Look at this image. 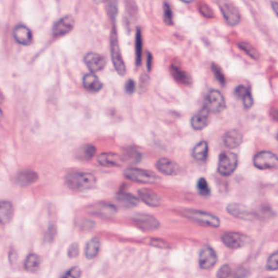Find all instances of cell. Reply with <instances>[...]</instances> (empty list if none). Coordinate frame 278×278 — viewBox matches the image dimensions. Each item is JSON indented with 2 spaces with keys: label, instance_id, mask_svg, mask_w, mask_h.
<instances>
[{
  "label": "cell",
  "instance_id": "1",
  "mask_svg": "<svg viewBox=\"0 0 278 278\" xmlns=\"http://www.w3.org/2000/svg\"><path fill=\"white\" fill-rule=\"evenodd\" d=\"M65 182L72 191L83 192L94 188L97 179L96 176L87 172H72L66 175Z\"/></svg>",
  "mask_w": 278,
  "mask_h": 278
},
{
  "label": "cell",
  "instance_id": "2",
  "mask_svg": "<svg viewBox=\"0 0 278 278\" xmlns=\"http://www.w3.org/2000/svg\"><path fill=\"white\" fill-rule=\"evenodd\" d=\"M182 214L186 218L190 219L201 226L218 228L221 225V221L216 215L203 211L185 209L183 211Z\"/></svg>",
  "mask_w": 278,
  "mask_h": 278
},
{
  "label": "cell",
  "instance_id": "3",
  "mask_svg": "<svg viewBox=\"0 0 278 278\" xmlns=\"http://www.w3.org/2000/svg\"><path fill=\"white\" fill-rule=\"evenodd\" d=\"M124 175L129 180L134 182L143 183V184H153L160 181V177L151 171L145 170L142 168H127Z\"/></svg>",
  "mask_w": 278,
  "mask_h": 278
},
{
  "label": "cell",
  "instance_id": "4",
  "mask_svg": "<svg viewBox=\"0 0 278 278\" xmlns=\"http://www.w3.org/2000/svg\"><path fill=\"white\" fill-rule=\"evenodd\" d=\"M111 56L113 60V65L115 71L119 75L123 76L126 74V67L123 60L122 55L120 52V46L118 43V36L116 30L113 29L111 33Z\"/></svg>",
  "mask_w": 278,
  "mask_h": 278
},
{
  "label": "cell",
  "instance_id": "5",
  "mask_svg": "<svg viewBox=\"0 0 278 278\" xmlns=\"http://www.w3.org/2000/svg\"><path fill=\"white\" fill-rule=\"evenodd\" d=\"M238 156L230 151H223L219 156L217 171L221 176L229 177L232 175L238 167Z\"/></svg>",
  "mask_w": 278,
  "mask_h": 278
},
{
  "label": "cell",
  "instance_id": "6",
  "mask_svg": "<svg viewBox=\"0 0 278 278\" xmlns=\"http://www.w3.org/2000/svg\"><path fill=\"white\" fill-rule=\"evenodd\" d=\"M217 3L224 19L229 25L236 26L240 23V13L230 0H218Z\"/></svg>",
  "mask_w": 278,
  "mask_h": 278
},
{
  "label": "cell",
  "instance_id": "7",
  "mask_svg": "<svg viewBox=\"0 0 278 278\" xmlns=\"http://www.w3.org/2000/svg\"><path fill=\"white\" fill-rule=\"evenodd\" d=\"M253 164L256 168L261 170L278 168V157L270 151H261L254 157Z\"/></svg>",
  "mask_w": 278,
  "mask_h": 278
},
{
  "label": "cell",
  "instance_id": "8",
  "mask_svg": "<svg viewBox=\"0 0 278 278\" xmlns=\"http://www.w3.org/2000/svg\"><path fill=\"white\" fill-rule=\"evenodd\" d=\"M221 240L230 249L242 248L251 243V238L248 236L237 232H226L221 236Z\"/></svg>",
  "mask_w": 278,
  "mask_h": 278
},
{
  "label": "cell",
  "instance_id": "9",
  "mask_svg": "<svg viewBox=\"0 0 278 278\" xmlns=\"http://www.w3.org/2000/svg\"><path fill=\"white\" fill-rule=\"evenodd\" d=\"M132 221L138 228L147 232L156 230L161 226L160 221L155 216L148 214H136L133 215Z\"/></svg>",
  "mask_w": 278,
  "mask_h": 278
},
{
  "label": "cell",
  "instance_id": "10",
  "mask_svg": "<svg viewBox=\"0 0 278 278\" xmlns=\"http://www.w3.org/2000/svg\"><path fill=\"white\" fill-rule=\"evenodd\" d=\"M226 103L223 95L219 90H212L208 93L206 98V108L210 113H221L225 110Z\"/></svg>",
  "mask_w": 278,
  "mask_h": 278
},
{
  "label": "cell",
  "instance_id": "11",
  "mask_svg": "<svg viewBox=\"0 0 278 278\" xmlns=\"http://www.w3.org/2000/svg\"><path fill=\"white\" fill-rule=\"evenodd\" d=\"M226 210L229 214L233 215L236 218L244 220V221H253L256 219V213L246 206L239 203H230L227 206Z\"/></svg>",
  "mask_w": 278,
  "mask_h": 278
},
{
  "label": "cell",
  "instance_id": "12",
  "mask_svg": "<svg viewBox=\"0 0 278 278\" xmlns=\"http://www.w3.org/2000/svg\"><path fill=\"white\" fill-rule=\"evenodd\" d=\"M75 25V20L72 16H65L58 20L53 27V35L55 38L62 37L70 33Z\"/></svg>",
  "mask_w": 278,
  "mask_h": 278
},
{
  "label": "cell",
  "instance_id": "13",
  "mask_svg": "<svg viewBox=\"0 0 278 278\" xmlns=\"http://www.w3.org/2000/svg\"><path fill=\"white\" fill-rule=\"evenodd\" d=\"M217 262V256L215 251L211 246H204L200 251L198 256V263L202 269H210Z\"/></svg>",
  "mask_w": 278,
  "mask_h": 278
},
{
  "label": "cell",
  "instance_id": "14",
  "mask_svg": "<svg viewBox=\"0 0 278 278\" xmlns=\"http://www.w3.org/2000/svg\"><path fill=\"white\" fill-rule=\"evenodd\" d=\"M85 65L93 73L98 72L104 68L107 64L106 58L98 53L90 52L84 58Z\"/></svg>",
  "mask_w": 278,
  "mask_h": 278
},
{
  "label": "cell",
  "instance_id": "15",
  "mask_svg": "<svg viewBox=\"0 0 278 278\" xmlns=\"http://www.w3.org/2000/svg\"><path fill=\"white\" fill-rule=\"evenodd\" d=\"M209 123H210V111L208 110L205 106L191 118V126L196 131H202L209 125Z\"/></svg>",
  "mask_w": 278,
  "mask_h": 278
},
{
  "label": "cell",
  "instance_id": "16",
  "mask_svg": "<svg viewBox=\"0 0 278 278\" xmlns=\"http://www.w3.org/2000/svg\"><path fill=\"white\" fill-rule=\"evenodd\" d=\"M157 170L168 176L178 175L180 173V166L168 158H161L156 164Z\"/></svg>",
  "mask_w": 278,
  "mask_h": 278
},
{
  "label": "cell",
  "instance_id": "17",
  "mask_svg": "<svg viewBox=\"0 0 278 278\" xmlns=\"http://www.w3.org/2000/svg\"><path fill=\"white\" fill-rule=\"evenodd\" d=\"M13 37L20 45L29 46L33 42L32 32L25 25L16 26L13 30Z\"/></svg>",
  "mask_w": 278,
  "mask_h": 278
},
{
  "label": "cell",
  "instance_id": "18",
  "mask_svg": "<svg viewBox=\"0 0 278 278\" xmlns=\"http://www.w3.org/2000/svg\"><path fill=\"white\" fill-rule=\"evenodd\" d=\"M138 196L143 203L147 205L156 208L161 204V198L158 194L148 188H142L138 190Z\"/></svg>",
  "mask_w": 278,
  "mask_h": 278
},
{
  "label": "cell",
  "instance_id": "19",
  "mask_svg": "<svg viewBox=\"0 0 278 278\" xmlns=\"http://www.w3.org/2000/svg\"><path fill=\"white\" fill-rule=\"evenodd\" d=\"M93 215H97L98 217L103 218H110L117 213V208L115 205L108 203H100L93 206L91 209Z\"/></svg>",
  "mask_w": 278,
  "mask_h": 278
},
{
  "label": "cell",
  "instance_id": "20",
  "mask_svg": "<svg viewBox=\"0 0 278 278\" xmlns=\"http://www.w3.org/2000/svg\"><path fill=\"white\" fill-rule=\"evenodd\" d=\"M98 162L104 167H120L122 165L123 159L115 153H102L98 156Z\"/></svg>",
  "mask_w": 278,
  "mask_h": 278
},
{
  "label": "cell",
  "instance_id": "21",
  "mask_svg": "<svg viewBox=\"0 0 278 278\" xmlns=\"http://www.w3.org/2000/svg\"><path fill=\"white\" fill-rule=\"evenodd\" d=\"M243 134L237 130H231L226 132L223 137L225 145L229 149L238 147L243 143Z\"/></svg>",
  "mask_w": 278,
  "mask_h": 278
},
{
  "label": "cell",
  "instance_id": "22",
  "mask_svg": "<svg viewBox=\"0 0 278 278\" xmlns=\"http://www.w3.org/2000/svg\"><path fill=\"white\" fill-rule=\"evenodd\" d=\"M38 179V173L31 169H24L18 173L16 181L20 186H28L35 183Z\"/></svg>",
  "mask_w": 278,
  "mask_h": 278
},
{
  "label": "cell",
  "instance_id": "23",
  "mask_svg": "<svg viewBox=\"0 0 278 278\" xmlns=\"http://www.w3.org/2000/svg\"><path fill=\"white\" fill-rule=\"evenodd\" d=\"M82 83L84 87L90 92H98L103 87V83L94 73L85 74L83 78Z\"/></svg>",
  "mask_w": 278,
  "mask_h": 278
},
{
  "label": "cell",
  "instance_id": "24",
  "mask_svg": "<svg viewBox=\"0 0 278 278\" xmlns=\"http://www.w3.org/2000/svg\"><path fill=\"white\" fill-rule=\"evenodd\" d=\"M171 73L173 75V78L178 82L185 85H191L192 83V78L186 71L183 70L180 66L171 65Z\"/></svg>",
  "mask_w": 278,
  "mask_h": 278
},
{
  "label": "cell",
  "instance_id": "25",
  "mask_svg": "<svg viewBox=\"0 0 278 278\" xmlns=\"http://www.w3.org/2000/svg\"><path fill=\"white\" fill-rule=\"evenodd\" d=\"M13 217V206L8 201H0V223L8 224Z\"/></svg>",
  "mask_w": 278,
  "mask_h": 278
},
{
  "label": "cell",
  "instance_id": "26",
  "mask_svg": "<svg viewBox=\"0 0 278 278\" xmlns=\"http://www.w3.org/2000/svg\"><path fill=\"white\" fill-rule=\"evenodd\" d=\"M235 95L238 98L243 99V104L245 108H251L253 105V97L251 96V90L244 85H238L236 88Z\"/></svg>",
  "mask_w": 278,
  "mask_h": 278
},
{
  "label": "cell",
  "instance_id": "27",
  "mask_svg": "<svg viewBox=\"0 0 278 278\" xmlns=\"http://www.w3.org/2000/svg\"><path fill=\"white\" fill-rule=\"evenodd\" d=\"M100 250V241L98 238L90 239L85 245V256L88 260H92L98 256Z\"/></svg>",
  "mask_w": 278,
  "mask_h": 278
},
{
  "label": "cell",
  "instance_id": "28",
  "mask_svg": "<svg viewBox=\"0 0 278 278\" xmlns=\"http://www.w3.org/2000/svg\"><path fill=\"white\" fill-rule=\"evenodd\" d=\"M116 200L124 208H134L139 204L138 198L128 193L119 194L116 196Z\"/></svg>",
  "mask_w": 278,
  "mask_h": 278
},
{
  "label": "cell",
  "instance_id": "29",
  "mask_svg": "<svg viewBox=\"0 0 278 278\" xmlns=\"http://www.w3.org/2000/svg\"><path fill=\"white\" fill-rule=\"evenodd\" d=\"M96 148L91 144H85L82 146L77 151V158L81 161H90L95 156Z\"/></svg>",
  "mask_w": 278,
  "mask_h": 278
},
{
  "label": "cell",
  "instance_id": "30",
  "mask_svg": "<svg viewBox=\"0 0 278 278\" xmlns=\"http://www.w3.org/2000/svg\"><path fill=\"white\" fill-rule=\"evenodd\" d=\"M193 157L196 159V161H206V159L208 156V143L202 141L198 143L193 149Z\"/></svg>",
  "mask_w": 278,
  "mask_h": 278
},
{
  "label": "cell",
  "instance_id": "31",
  "mask_svg": "<svg viewBox=\"0 0 278 278\" xmlns=\"http://www.w3.org/2000/svg\"><path fill=\"white\" fill-rule=\"evenodd\" d=\"M40 258H39V256L38 255L30 254L25 260V270L30 272V273H35L40 267Z\"/></svg>",
  "mask_w": 278,
  "mask_h": 278
},
{
  "label": "cell",
  "instance_id": "32",
  "mask_svg": "<svg viewBox=\"0 0 278 278\" xmlns=\"http://www.w3.org/2000/svg\"><path fill=\"white\" fill-rule=\"evenodd\" d=\"M238 48H240L241 50H243L246 55L253 60H258L260 58V53H259L257 49L254 48L253 46L249 43L241 42V43H238Z\"/></svg>",
  "mask_w": 278,
  "mask_h": 278
},
{
  "label": "cell",
  "instance_id": "33",
  "mask_svg": "<svg viewBox=\"0 0 278 278\" xmlns=\"http://www.w3.org/2000/svg\"><path fill=\"white\" fill-rule=\"evenodd\" d=\"M135 50L136 65L137 66L140 65L142 62V53H143V37L140 29H138L136 33Z\"/></svg>",
  "mask_w": 278,
  "mask_h": 278
},
{
  "label": "cell",
  "instance_id": "34",
  "mask_svg": "<svg viewBox=\"0 0 278 278\" xmlns=\"http://www.w3.org/2000/svg\"><path fill=\"white\" fill-rule=\"evenodd\" d=\"M197 190L201 196L208 197L211 195L210 187L208 185V181L204 178H201L198 179V182H197Z\"/></svg>",
  "mask_w": 278,
  "mask_h": 278
},
{
  "label": "cell",
  "instance_id": "35",
  "mask_svg": "<svg viewBox=\"0 0 278 278\" xmlns=\"http://www.w3.org/2000/svg\"><path fill=\"white\" fill-rule=\"evenodd\" d=\"M266 268L269 271H275L278 269V251L272 254L268 259Z\"/></svg>",
  "mask_w": 278,
  "mask_h": 278
},
{
  "label": "cell",
  "instance_id": "36",
  "mask_svg": "<svg viewBox=\"0 0 278 278\" xmlns=\"http://www.w3.org/2000/svg\"><path fill=\"white\" fill-rule=\"evenodd\" d=\"M212 69H213V73H214V75H215L216 80L218 81L219 82L221 83V85H226V78H225L223 71L221 69V67L217 65L216 64H213V65H212Z\"/></svg>",
  "mask_w": 278,
  "mask_h": 278
},
{
  "label": "cell",
  "instance_id": "37",
  "mask_svg": "<svg viewBox=\"0 0 278 278\" xmlns=\"http://www.w3.org/2000/svg\"><path fill=\"white\" fill-rule=\"evenodd\" d=\"M164 21L168 25L173 24V12L168 3H164Z\"/></svg>",
  "mask_w": 278,
  "mask_h": 278
},
{
  "label": "cell",
  "instance_id": "38",
  "mask_svg": "<svg viewBox=\"0 0 278 278\" xmlns=\"http://www.w3.org/2000/svg\"><path fill=\"white\" fill-rule=\"evenodd\" d=\"M107 10L109 15L113 18H115L117 14L118 0H105Z\"/></svg>",
  "mask_w": 278,
  "mask_h": 278
},
{
  "label": "cell",
  "instance_id": "39",
  "mask_svg": "<svg viewBox=\"0 0 278 278\" xmlns=\"http://www.w3.org/2000/svg\"><path fill=\"white\" fill-rule=\"evenodd\" d=\"M82 276V270L78 266H74L68 271H66L60 278H80Z\"/></svg>",
  "mask_w": 278,
  "mask_h": 278
},
{
  "label": "cell",
  "instance_id": "40",
  "mask_svg": "<svg viewBox=\"0 0 278 278\" xmlns=\"http://www.w3.org/2000/svg\"><path fill=\"white\" fill-rule=\"evenodd\" d=\"M231 274L230 266L229 264H224L219 268L216 273V278H228Z\"/></svg>",
  "mask_w": 278,
  "mask_h": 278
},
{
  "label": "cell",
  "instance_id": "41",
  "mask_svg": "<svg viewBox=\"0 0 278 278\" xmlns=\"http://www.w3.org/2000/svg\"><path fill=\"white\" fill-rule=\"evenodd\" d=\"M199 11H200L201 14L204 16L205 17L213 18L214 16L213 9L206 3H201L199 5Z\"/></svg>",
  "mask_w": 278,
  "mask_h": 278
},
{
  "label": "cell",
  "instance_id": "42",
  "mask_svg": "<svg viewBox=\"0 0 278 278\" xmlns=\"http://www.w3.org/2000/svg\"><path fill=\"white\" fill-rule=\"evenodd\" d=\"M79 255V245L78 243H72L68 250V256L69 258H76Z\"/></svg>",
  "mask_w": 278,
  "mask_h": 278
},
{
  "label": "cell",
  "instance_id": "43",
  "mask_svg": "<svg viewBox=\"0 0 278 278\" xmlns=\"http://www.w3.org/2000/svg\"><path fill=\"white\" fill-rule=\"evenodd\" d=\"M55 233H56V229H55V226H50L49 229H48V230L47 231V233H46L45 240L48 243L52 242L54 240V238H55Z\"/></svg>",
  "mask_w": 278,
  "mask_h": 278
},
{
  "label": "cell",
  "instance_id": "44",
  "mask_svg": "<svg viewBox=\"0 0 278 278\" xmlns=\"http://www.w3.org/2000/svg\"><path fill=\"white\" fill-rule=\"evenodd\" d=\"M136 90V83L134 81L132 80V79H129L127 81V82L126 83V92L130 94V95H132L133 93H134Z\"/></svg>",
  "mask_w": 278,
  "mask_h": 278
},
{
  "label": "cell",
  "instance_id": "45",
  "mask_svg": "<svg viewBox=\"0 0 278 278\" xmlns=\"http://www.w3.org/2000/svg\"><path fill=\"white\" fill-rule=\"evenodd\" d=\"M150 243V245H154L156 247H160V248H166L167 247V244L160 239H151Z\"/></svg>",
  "mask_w": 278,
  "mask_h": 278
},
{
  "label": "cell",
  "instance_id": "46",
  "mask_svg": "<svg viewBox=\"0 0 278 278\" xmlns=\"http://www.w3.org/2000/svg\"><path fill=\"white\" fill-rule=\"evenodd\" d=\"M147 66L148 71L151 70V67H152V55H150V53H148L147 59Z\"/></svg>",
  "mask_w": 278,
  "mask_h": 278
},
{
  "label": "cell",
  "instance_id": "47",
  "mask_svg": "<svg viewBox=\"0 0 278 278\" xmlns=\"http://www.w3.org/2000/svg\"><path fill=\"white\" fill-rule=\"evenodd\" d=\"M271 6H272V9H273V12L275 13L277 16L278 17V1H273L271 3Z\"/></svg>",
  "mask_w": 278,
  "mask_h": 278
},
{
  "label": "cell",
  "instance_id": "48",
  "mask_svg": "<svg viewBox=\"0 0 278 278\" xmlns=\"http://www.w3.org/2000/svg\"><path fill=\"white\" fill-rule=\"evenodd\" d=\"M272 116H273V119L278 120V110L273 111L272 113Z\"/></svg>",
  "mask_w": 278,
  "mask_h": 278
},
{
  "label": "cell",
  "instance_id": "49",
  "mask_svg": "<svg viewBox=\"0 0 278 278\" xmlns=\"http://www.w3.org/2000/svg\"><path fill=\"white\" fill-rule=\"evenodd\" d=\"M4 101V96H3V93L0 90V103H3Z\"/></svg>",
  "mask_w": 278,
  "mask_h": 278
},
{
  "label": "cell",
  "instance_id": "50",
  "mask_svg": "<svg viewBox=\"0 0 278 278\" xmlns=\"http://www.w3.org/2000/svg\"><path fill=\"white\" fill-rule=\"evenodd\" d=\"M180 1H182L184 3H189L193 2L194 0H180Z\"/></svg>",
  "mask_w": 278,
  "mask_h": 278
},
{
  "label": "cell",
  "instance_id": "51",
  "mask_svg": "<svg viewBox=\"0 0 278 278\" xmlns=\"http://www.w3.org/2000/svg\"><path fill=\"white\" fill-rule=\"evenodd\" d=\"M3 112H2V110L0 109V121H1V120H2V119H3Z\"/></svg>",
  "mask_w": 278,
  "mask_h": 278
},
{
  "label": "cell",
  "instance_id": "52",
  "mask_svg": "<svg viewBox=\"0 0 278 278\" xmlns=\"http://www.w3.org/2000/svg\"></svg>",
  "mask_w": 278,
  "mask_h": 278
}]
</instances>
